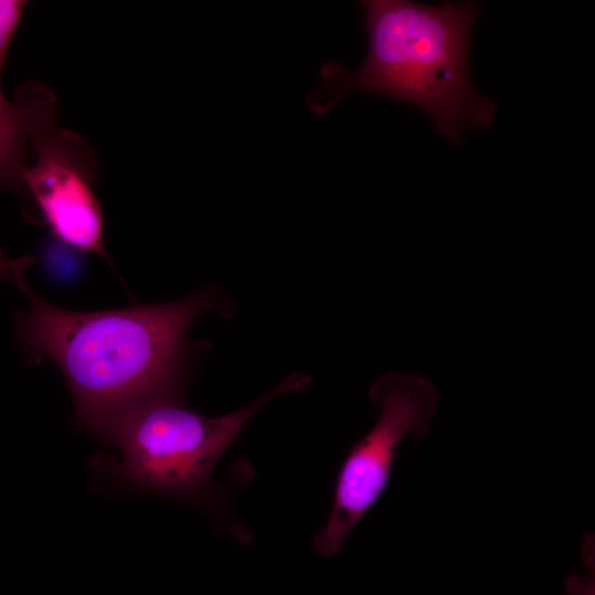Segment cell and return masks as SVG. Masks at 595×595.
Listing matches in <instances>:
<instances>
[{"mask_svg":"<svg viewBox=\"0 0 595 595\" xmlns=\"http://www.w3.org/2000/svg\"><path fill=\"white\" fill-rule=\"evenodd\" d=\"M22 291L31 302L19 318L25 347L57 365L77 422L100 437L134 407L177 396L184 337L214 304L205 291L167 304L74 312L46 302L29 285Z\"/></svg>","mask_w":595,"mask_h":595,"instance_id":"obj_1","label":"cell"},{"mask_svg":"<svg viewBox=\"0 0 595 595\" xmlns=\"http://www.w3.org/2000/svg\"><path fill=\"white\" fill-rule=\"evenodd\" d=\"M368 46L357 71L329 61L305 99L325 115L347 95L367 91L408 102L433 121L435 132L461 145L467 130L491 125L496 104L473 87L469 43L479 4L431 6L409 0H363Z\"/></svg>","mask_w":595,"mask_h":595,"instance_id":"obj_2","label":"cell"},{"mask_svg":"<svg viewBox=\"0 0 595 595\" xmlns=\"http://www.w3.org/2000/svg\"><path fill=\"white\" fill-rule=\"evenodd\" d=\"M307 382L306 375H292L253 403L218 418L187 409L177 396L134 407L102 436L119 451L113 475L129 490L176 498L219 516L223 501L213 482L218 461L260 408Z\"/></svg>","mask_w":595,"mask_h":595,"instance_id":"obj_3","label":"cell"},{"mask_svg":"<svg viewBox=\"0 0 595 595\" xmlns=\"http://www.w3.org/2000/svg\"><path fill=\"white\" fill-rule=\"evenodd\" d=\"M370 398L380 407L379 419L344 459L329 516L314 537V548L324 556L339 553L348 534L379 500L401 440L408 433L424 435L437 404L428 379L396 372L377 380Z\"/></svg>","mask_w":595,"mask_h":595,"instance_id":"obj_4","label":"cell"},{"mask_svg":"<svg viewBox=\"0 0 595 595\" xmlns=\"http://www.w3.org/2000/svg\"><path fill=\"white\" fill-rule=\"evenodd\" d=\"M21 177L61 241L83 252L106 256L100 204L83 170L66 152L41 144L35 162Z\"/></svg>","mask_w":595,"mask_h":595,"instance_id":"obj_5","label":"cell"},{"mask_svg":"<svg viewBox=\"0 0 595 595\" xmlns=\"http://www.w3.org/2000/svg\"><path fill=\"white\" fill-rule=\"evenodd\" d=\"M30 118L20 102L9 100L0 85V184L21 176L22 150Z\"/></svg>","mask_w":595,"mask_h":595,"instance_id":"obj_6","label":"cell"},{"mask_svg":"<svg viewBox=\"0 0 595 595\" xmlns=\"http://www.w3.org/2000/svg\"><path fill=\"white\" fill-rule=\"evenodd\" d=\"M24 6L23 1L0 0V85L7 53Z\"/></svg>","mask_w":595,"mask_h":595,"instance_id":"obj_7","label":"cell"},{"mask_svg":"<svg viewBox=\"0 0 595 595\" xmlns=\"http://www.w3.org/2000/svg\"><path fill=\"white\" fill-rule=\"evenodd\" d=\"M31 262V257H24L18 260L1 259L0 279L9 280L22 289L26 284L22 272Z\"/></svg>","mask_w":595,"mask_h":595,"instance_id":"obj_8","label":"cell"}]
</instances>
